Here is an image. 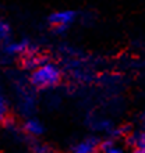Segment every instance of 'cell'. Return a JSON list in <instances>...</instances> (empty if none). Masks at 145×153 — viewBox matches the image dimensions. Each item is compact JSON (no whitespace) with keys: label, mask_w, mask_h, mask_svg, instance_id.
Instances as JSON below:
<instances>
[{"label":"cell","mask_w":145,"mask_h":153,"mask_svg":"<svg viewBox=\"0 0 145 153\" xmlns=\"http://www.w3.org/2000/svg\"><path fill=\"white\" fill-rule=\"evenodd\" d=\"M61 78L60 68L53 63H43L39 64L36 68H34V73L31 75V81L36 88H52L59 84Z\"/></svg>","instance_id":"cell-1"},{"label":"cell","mask_w":145,"mask_h":153,"mask_svg":"<svg viewBox=\"0 0 145 153\" xmlns=\"http://www.w3.org/2000/svg\"><path fill=\"white\" fill-rule=\"evenodd\" d=\"M75 20V13L71 10H63V11H57L50 16L49 21L50 24L55 25L57 31H64L67 25H70L72 21Z\"/></svg>","instance_id":"cell-2"},{"label":"cell","mask_w":145,"mask_h":153,"mask_svg":"<svg viewBox=\"0 0 145 153\" xmlns=\"http://www.w3.org/2000/svg\"><path fill=\"white\" fill-rule=\"evenodd\" d=\"M95 150H96L95 139H85L72 148V153H95Z\"/></svg>","instance_id":"cell-3"},{"label":"cell","mask_w":145,"mask_h":153,"mask_svg":"<svg viewBox=\"0 0 145 153\" xmlns=\"http://www.w3.org/2000/svg\"><path fill=\"white\" fill-rule=\"evenodd\" d=\"M24 129L31 135H39V134L43 132V127L36 118H29V120L25 121Z\"/></svg>","instance_id":"cell-4"},{"label":"cell","mask_w":145,"mask_h":153,"mask_svg":"<svg viewBox=\"0 0 145 153\" xmlns=\"http://www.w3.org/2000/svg\"><path fill=\"white\" fill-rule=\"evenodd\" d=\"M27 48H28V45L25 42H11L7 45L6 52L8 54H20V53L27 52Z\"/></svg>","instance_id":"cell-5"},{"label":"cell","mask_w":145,"mask_h":153,"mask_svg":"<svg viewBox=\"0 0 145 153\" xmlns=\"http://www.w3.org/2000/svg\"><path fill=\"white\" fill-rule=\"evenodd\" d=\"M101 152L102 153H123V149L120 146H117L112 139H108V141L101 143Z\"/></svg>","instance_id":"cell-6"},{"label":"cell","mask_w":145,"mask_h":153,"mask_svg":"<svg viewBox=\"0 0 145 153\" xmlns=\"http://www.w3.org/2000/svg\"><path fill=\"white\" fill-rule=\"evenodd\" d=\"M134 145L137 146V152L145 153V132H141V134H138V135H135Z\"/></svg>","instance_id":"cell-7"},{"label":"cell","mask_w":145,"mask_h":153,"mask_svg":"<svg viewBox=\"0 0 145 153\" xmlns=\"http://www.w3.org/2000/svg\"><path fill=\"white\" fill-rule=\"evenodd\" d=\"M8 35H10V28H8V25L6 24L4 21L0 20V43L7 39Z\"/></svg>","instance_id":"cell-8"},{"label":"cell","mask_w":145,"mask_h":153,"mask_svg":"<svg viewBox=\"0 0 145 153\" xmlns=\"http://www.w3.org/2000/svg\"><path fill=\"white\" fill-rule=\"evenodd\" d=\"M6 113H7V106H6V100L1 95V91H0V120L6 116Z\"/></svg>","instance_id":"cell-9"},{"label":"cell","mask_w":145,"mask_h":153,"mask_svg":"<svg viewBox=\"0 0 145 153\" xmlns=\"http://www.w3.org/2000/svg\"><path fill=\"white\" fill-rule=\"evenodd\" d=\"M133 153H140V152H133Z\"/></svg>","instance_id":"cell-10"}]
</instances>
